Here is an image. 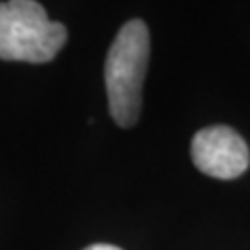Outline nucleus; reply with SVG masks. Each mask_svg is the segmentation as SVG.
<instances>
[{"instance_id": "nucleus-1", "label": "nucleus", "mask_w": 250, "mask_h": 250, "mask_svg": "<svg viewBox=\"0 0 250 250\" xmlns=\"http://www.w3.org/2000/svg\"><path fill=\"white\" fill-rule=\"evenodd\" d=\"M150 59V34L142 19L123 23L104 62L108 111L119 127H134L142 111V88Z\"/></svg>"}, {"instance_id": "nucleus-2", "label": "nucleus", "mask_w": 250, "mask_h": 250, "mask_svg": "<svg viewBox=\"0 0 250 250\" xmlns=\"http://www.w3.org/2000/svg\"><path fill=\"white\" fill-rule=\"evenodd\" d=\"M67 42L62 23L48 19L36 0L0 2V61L50 62Z\"/></svg>"}, {"instance_id": "nucleus-3", "label": "nucleus", "mask_w": 250, "mask_h": 250, "mask_svg": "<svg viewBox=\"0 0 250 250\" xmlns=\"http://www.w3.org/2000/svg\"><path fill=\"white\" fill-rule=\"evenodd\" d=\"M192 161L205 175L236 179L250 167V150L236 129L210 125L192 138Z\"/></svg>"}, {"instance_id": "nucleus-4", "label": "nucleus", "mask_w": 250, "mask_h": 250, "mask_svg": "<svg viewBox=\"0 0 250 250\" xmlns=\"http://www.w3.org/2000/svg\"><path fill=\"white\" fill-rule=\"evenodd\" d=\"M83 250H121L119 246H113V244H92L88 248H83Z\"/></svg>"}]
</instances>
